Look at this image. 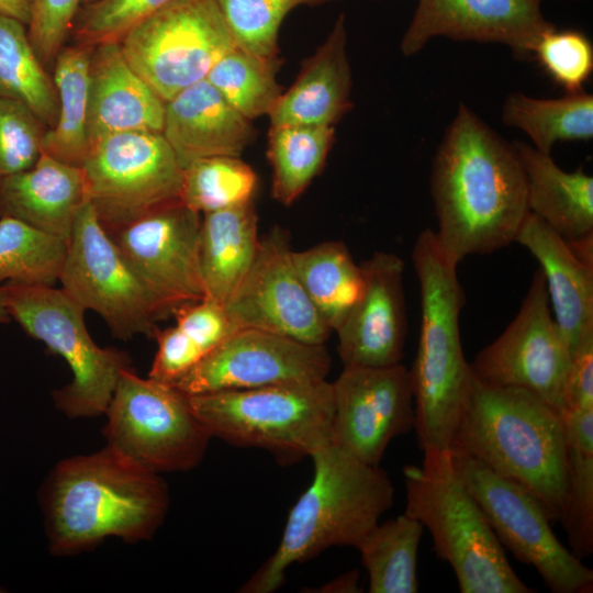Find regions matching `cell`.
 Here are the masks:
<instances>
[{
    "label": "cell",
    "instance_id": "e575fe53",
    "mask_svg": "<svg viewBox=\"0 0 593 593\" xmlns=\"http://www.w3.org/2000/svg\"><path fill=\"white\" fill-rule=\"evenodd\" d=\"M281 57H264L237 46L225 53L205 79L243 116L253 121L269 115L282 87L277 81Z\"/></svg>",
    "mask_w": 593,
    "mask_h": 593
},
{
    "label": "cell",
    "instance_id": "681fc988",
    "mask_svg": "<svg viewBox=\"0 0 593 593\" xmlns=\"http://www.w3.org/2000/svg\"><path fill=\"white\" fill-rule=\"evenodd\" d=\"M92 1H94V0H82V4L90 3Z\"/></svg>",
    "mask_w": 593,
    "mask_h": 593
},
{
    "label": "cell",
    "instance_id": "ffe728a7",
    "mask_svg": "<svg viewBox=\"0 0 593 593\" xmlns=\"http://www.w3.org/2000/svg\"><path fill=\"white\" fill-rule=\"evenodd\" d=\"M363 289L335 332L344 367H388L401 363L407 331L403 286L404 262L378 251L360 264Z\"/></svg>",
    "mask_w": 593,
    "mask_h": 593
},
{
    "label": "cell",
    "instance_id": "5bb4252c",
    "mask_svg": "<svg viewBox=\"0 0 593 593\" xmlns=\"http://www.w3.org/2000/svg\"><path fill=\"white\" fill-rule=\"evenodd\" d=\"M570 362L571 354L553 320L538 267L514 320L469 365L477 380L526 390L562 415Z\"/></svg>",
    "mask_w": 593,
    "mask_h": 593
},
{
    "label": "cell",
    "instance_id": "6da1fadb",
    "mask_svg": "<svg viewBox=\"0 0 593 593\" xmlns=\"http://www.w3.org/2000/svg\"><path fill=\"white\" fill-rule=\"evenodd\" d=\"M429 191L435 237L457 264L515 242L529 213L525 174L513 143L462 102L434 154Z\"/></svg>",
    "mask_w": 593,
    "mask_h": 593
},
{
    "label": "cell",
    "instance_id": "f35d334b",
    "mask_svg": "<svg viewBox=\"0 0 593 593\" xmlns=\"http://www.w3.org/2000/svg\"><path fill=\"white\" fill-rule=\"evenodd\" d=\"M175 0H94L82 4L69 34L72 44L120 43L135 26Z\"/></svg>",
    "mask_w": 593,
    "mask_h": 593
},
{
    "label": "cell",
    "instance_id": "ac0fdd59",
    "mask_svg": "<svg viewBox=\"0 0 593 593\" xmlns=\"http://www.w3.org/2000/svg\"><path fill=\"white\" fill-rule=\"evenodd\" d=\"M292 251L286 232L273 227L260 239L254 262L225 310L237 329H261L325 345L332 331L305 292Z\"/></svg>",
    "mask_w": 593,
    "mask_h": 593
},
{
    "label": "cell",
    "instance_id": "b9f144b4",
    "mask_svg": "<svg viewBox=\"0 0 593 593\" xmlns=\"http://www.w3.org/2000/svg\"><path fill=\"white\" fill-rule=\"evenodd\" d=\"M82 0H33L27 23L30 42L46 67H53L58 52L69 37Z\"/></svg>",
    "mask_w": 593,
    "mask_h": 593
},
{
    "label": "cell",
    "instance_id": "836d02e7",
    "mask_svg": "<svg viewBox=\"0 0 593 593\" xmlns=\"http://www.w3.org/2000/svg\"><path fill=\"white\" fill-rule=\"evenodd\" d=\"M568 448V505L561 525L571 552H593V410L562 414Z\"/></svg>",
    "mask_w": 593,
    "mask_h": 593
},
{
    "label": "cell",
    "instance_id": "d6a6232c",
    "mask_svg": "<svg viewBox=\"0 0 593 593\" xmlns=\"http://www.w3.org/2000/svg\"><path fill=\"white\" fill-rule=\"evenodd\" d=\"M0 98L27 105L48 127L57 118L52 75L38 59L21 21L0 13Z\"/></svg>",
    "mask_w": 593,
    "mask_h": 593
},
{
    "label": "cell",
    "instance_id": "8fae6325",
    "mask_svg": "<svg viewBox=\"0 0 593 593\" xmlns=\"http://www.w3.org/2000/svg\"><path fill=\"white\" fill-rule=\"evenodd\" d=\"M449 454L504 549L535 568L552 593L593 591V570L559 541L552 522L530 493L458 450Z\"/></svg>",
    "mask_w": 593,
    "mask_h": 593
},
{
    "label": "cell",
    "instance_id": "1f68e13d",
    "mask_svg": "<svg viewBox=\"0 0 593 593\" xmlns=\"http://www.w3.org/2000/svg\"><path fill=\"white\" fill-rule=\"evenodd\" d=\"M334 126L270 125L267 157L272 169L271 195L291 205L324 166Z\"/></svg>",
    "mask_w": 593,
    "mask_h": 593
},
{
    "label": "cell",
    "instance_id": "4fadbf2b",
    "mask_svg": "<svg viewBox=\"0 0 593 593\" xmlns=\"http://www.w3.org/2000/svg\"><path fill=\"white\" fill-rule=\"evenodd\" d=\"M81 169L87 200L107 231L180 200L183 167L159 132L108 136Z\"/></svg>",
    "mask_w": 593,
    "mask_h": 593
},
{
    "label": "cell",
    "instance_id": "f907efd6",
    "mask_svg": "<svg viewBox=\"0 0 593 593\" xmlns=\"http://www.w3.org/2000/svg\"><path fill=\"white\" fill-rule=\"evenodd\" d=\"M564 1H579V0H564Z\"/></svg>",
    "mask_w": 593,
    "mask_h": 593
},
{
    "label": "cell",
    "instance_id": "d6986e66",
    "mask_svg": "<svg viewBox=\"0 0 593 593\" xmlns=\"http://www.w3.org/2000/svg\"><path fill=\"white\" fill-rule=\"evenodd\" d=\"M542 0H418L400 49L419 53L435 37L497 43L518 57L532 56L542 34L556 27L541 10Z\"/></svg>",
    "mask_w": 593,
    "mask_h": 593
},
{
    "label": "cell",
    "instance_id": "ab89813d",
    "mask_svg": "<svg viewBox=\"0 0 593 593\" xmlns=\"http://www.w3.org/2000/svg\"><path fill=\"white\" fill-rule=\"evenodd\" d=\"M532 56L566 93L584 90L593 71V45L580 30L556 26L540 36Z\"/></svg>",
    "mask_w": 593,
    "mask_h": 593
},
{
    "label": "cell",
    "instance_id": "4dcf8cb0",
    "mask_svg": "<svg viewBox=\"0 0 593 593\" xmlns=\"http://www.w3.org/2000/svg\"><path fill=\"white\" fill-rule=\"evenodd\" d=\"M424 526L403 513L378 523L357 545L370 593H416L417 555Z\"/></svg>",
    "mask_w": 593,
    "mask_h": 593
},
{
    "label": "cell",
    "instance_id": "9a60e30c",
    "mask_svg": "<svg viewBox=\"0 0 593 593\" xmlns=\"http://www.w3.org/2000/svg\"><path fill=\"white\" fill-rule=\"evenodd\" d=\"M325 345L240 328L206 353L171 384L188 395L325 380L331 369Z\"/></svg>",
    "mask_w": 593,
    "mask_h": 593
},
{
    "label": "cell",
    "instance_id": "7a4b0ae2",
    "mask_svg": "<svg viewBox=\"0 0 593 593\" xmlns=\"http://www.w3.org/2000/svg\"><path fill=\"white\" fill-rule=\"evenodd\" d=\"M48 550L71 556L105 538L150 539L163 525L170 496L159 473L110 447L56 463L40 491Z\"/></svg>",
    "mask_w": 593,
    "mask_h": 593
},
{
    "label": "cell",
    "instance_id": "4316f807",
    "mask_svg": "<svg viewBox=\"0 0 593 593\" xmlns=\"http://www.w3.org/2000/svg\"><path fill=\"white\" fill-rule=\"evenodd\" d=\"M259 244L253 200L202 214L199 257L205 298L224 305L251 267Z\"/></svg>",
    "mask_w": 593,
    "mask_h": 593
},
{
    "label": "cell",
    "instance_id": "74e56055",
    "mask_svg": "<svg viewBox=\"0 0 593 593\" xmlns=\"http://www.w3.org/2000/svg\"><path fill=\"white\" fill-rule=\"evenodd\" d=\"M337 0H215L237 47L264 56H279V30L284 18L301 5Z\"/></svg>",
    "mask_w": 593,
    "mask_h": 593
},
{
    "label": "cell",
    "instance_id": "bcb514c9",
    "mask_svg": "<svg viewBox=\"0 0 593 593\" xmlns=\"http://www.w3.org/2000/svg\"><path fill=\"white\" fill-rule=\"evenodd\" d=\"M33 0H0V13L14 18L27 26Z\"/></svg>",
    "mask_w": 593,
    "mask_h": 593
},
{
    "label": "cell",
    "instance_id": "9c48e42d",
    "mask_svg": "<svg viewBox=\"0 0 593 593\" xmlns=\"http://www.w3.org/2000/svg\"><path fill=\"white\" fill-rule=\"evenodd\" d=\"M104 414L105 446L156 473L195 468L212 439L187 394L132 368L122 371Z\"/></svg>",
    "mask_w": 593,
    "mask_h": 593
},
{
    "label": "cell",
    "instance_id": "5b68a950",
    "mask_svg": "<svg viewBox=\"0 0 593 593\" xmlns=\"http://www.w3.org/2000/svg\"><path fill=\"white\" fill-rule=\"evenodd\" d=\"M421 295L417 354L409 369L421 450L446 451L466 407L472 382L459 329L466 295L457 266L434 230L417 236L412 254Z\"/></svg>",
    "mask_w": 593,
    "mask_h": 593
},
{
    "label": "cell",
    "instance_id": "7c38bea8",
    "mask_svg": "<svg viewBox=\"0 0 593 593\" xmlns=\"http://www.w3.org/2000/svg\"><path fill=\"white\" fill-rule=\"evenodd\" d=\"M119 44L128 64L165 102L205 79L236 46L215 0H175Z\"/></svg>",
    "mask_w": 593,
    "mask_h": 593
},
{
    "label": "cell",
    "instance_id": "30bf717a",
    "mask_svg": "<svg viewBox=\"0 0 593 593\" xmlns=\"http://www.w3.org/2000/svg\"><path fill=\"white\" fill-rule=\"evenodd\" d=\"M59 281L75 302L99 314L112 335L123 340L136 335L153 338L157 322L171 315L127 262L88 201L77 215Z\"/></svg>",
    "mask_w": 593,
    "mask_h": 593
},
{
    "label": "cell",
    "instance_id": "603a6c76",
    "mask_svg": "<svg viewBox=\"0 0 593 593\" xmlns=\"http://www.w3.org/2000/svg\"><path fill=\"white\" fill-rule=\"evenodd\" d=\"M538 260L551 313L571 357L593 336V264L533 213L526 216L516 240Z\"/></svg>",
    "mask_w": 593,
    "mask_h": 593
},
{
    "label": "cell",
    "instance_id": "e0dca14e",
    "mask_svg": "<svg viewBox=\"0 0 593 593\" xmlns=\"http://www.w3.org/2000/svg\"><path fill=\"white\" fill-rule=\"evenodd\" d=\"M331 443L368 465H379L389 444L414 429V396L409 369L344 367L332 382Z\"/></svg>",
    "mask_w": 593,
    "mask_h": 593
},
{
    "label": "cell",
    "instance_id": "f546056e",
    "mask_svg": "<svg viewBox=\"0 0 593 593\" xmlns=\"http://www.w3.org/2000/svg\"><path fill=\"white\" fill-rule=\"evenodd\" d=\"M501 120L524 132L536 149L551 154L557 142L593 137V96L585 90L551 99L511 92L502 104Z\"/></svg>",
    "mask_w": 593,
    "mask_h": 593
},
{
    "label": "cell",
    "instance_id": "60d3db41",
    "mask_svg": "<svg viewBox=\"0 0 593 593\" xmlns=\"http://www.w3.org/2000/svg\"><path fill=\"white\" fill-rule=\"evenodd\" d=\"M47 128L24 103L0 98V179L38 160Z\"/></svg>",
    "mask_w": 593,
    "mask_h": 593
},
{
    "label": "cell",
    "instance_id": "f1b7e54d",
    "mask_svg": "<svg viewBox=\"0 0 593 593\" xmlns=\"http://www.w3.org/2000/svg\"><path fill=\"white\" fill-rule=\"evenodd\" d=\"M292 261L310 300L331 331L336 332L362 293L361 266L337 240L292 251Z\"/></svg>",
    "mask_w": 593,
    "mask_h": 593
},
{
    "label": "cell",
    "instance_id": "f6af8a7d",
    "mask_svg": "<svg viewBox=\"0 0 593 593\" xmlns=\"http://www.w3.org/2000/svg\"><path fill=\"white\" fill-rule=\"evenodd\" d=\"M563 404L564 412L593 410V336L582 342L572 354Z\"/></svg>",
    "mask_w": 593,
    "mask_h": 593
},
{
    "label": "cell",
    "instance_id": "52a82bcc",
    "mask_svg": "<svg viewBox=\"0 0 593 593\" xmlns=\"http://www.w3.org/2000/svg\"><path fill=\"white\" fill-rule=\"evenodd\" d=\"M188 401L212 438L267 450L281 463L331 443L334 394L326 379L193 394Z\"/></svg>",
    "mask_w": 593,
    "mask_h": 593
},
{
    "label": "cell",
    "instance_id": "d590c367",
    "mask_svg": "<svg viewBox=\"0 0 593 593\" xmlns=\"http://www.w3.org/2000/svg\"><path fill=\"white\" fill-rule=\"evenodd\" d=\"M67 249L64 238L16 219L0 217V283L54 287Z\"/></svg>",
    "mask_w": 593,
    "mask_h": 593
},
{
    "label": "cell",
    "instance_id": "7dc6e473",
    "mask_svg": "<svg viewBox=\"0 0 593 593\" xmlns=\"http://www.w3.org/2000/svg\"><path fill=\"white\" fill-rule=\"evenodd\" d=\"M359 573L357 570L349 571L345 574H342L339 578L332 580L324 586L322 591L324 592H359L358 586Z\"/></svg>",
    "mask_w": 593,
    "mask_h": 593
},
{
    "label": "cell",
    "instance_id": "8d00e7d4",
    "mask_svg": "<svg viewBox=\"0 0 593 593\" xmlns=\"http://www.w3.org/2000/svg\"><path fill=\"white\" fill-rule=\"evenodd\" d=\"M256 186V172L239 157H206L183 168L180 201L202 215L253 200Z\"/></svg>",
    "mask_w": 593,
    "mask_h": 593
},
{
    "label": "cell",
    "instance_id": "484cf974",
    "mask_svg": "<svg viewBox=\"0 0 593 593\" xmlns=\"http://www.w3.org/2000/svg\"><path fill=\"white\" fill-rule=\"evenodd\" d=\"M519 157L529 212L570 244L593 239V178L579 167L561 169L551 158L521 141Z\"/></svg>",
    "mask_w": 593,
    "mask_h": 593
},
{
    "label": "cell",
    "instance_id": "cb8c5ba5",
    "mask_svg": "<svg viewBox=\"0 0 593 593\" xmlns=\"http://www.w3.org/2000/svg\"><path fill=\"white\" fill-rule=\"evenodd\" d=\"M345 15L305 58L292 86L269 113L270 125L334 126L353 108Z\"/></svg>",
    "mask_w": 593,
    "mask_h": 593
},
{
    "label": "cell",
    "instance_id": "3957f363",
    "mask_svg": "<svg viewBox=\"0 0 593 593\" xmlns=\"http://www.w3.org/2000/svg\"><path fill=\"white\" fill-rule=\"evenodd\" d=\"M449 449L458 450L530 493L551 522L568 505V448L562 415L533 393L472 376Z\"/></svg>",
    "mask_w": 593,
    "mask_h": 593
},
{
    "label": "cell",
    "instance_id": "83f0119b",
    "mask_svg": "<svg viewBox=\"0 0 593 593\" xmlns=\"http://www.w3.org/2000/svg\"><path fill=\"white\" fill-rule=\"evenodd\" d=\"M91 51L92 47L71 43L58 52L52 74L57 118L42 143L43 154L78 167L90 150L87 126Z\"/></svg>",
    "mask_w": 593,
    "mask_h": 593
},
{
    "label": "cell",
    "instance_id": "7bdbcfd3",
    "mask_svg": "<svg viewBox=\"0 0 593 593\" xmlns=\"http://www.w3.org/2000/svg\"><path fill=\"white\" fill-rule=\"evenodd\" d=\"M174 316L204 355L237 331L225 306L208 298L180 305Z\"/></svg>",
    "mask_w": 593,
    "mask_h": 593
},
{
    "label": "cell",
    "instance_id": "c3c4849f",
    "mask_svg": "<svg viewBox=\"0 0 593 593\" xmlns=\"http://www.w3.org/2000/svg\"><path fill=\"white\" fill-rule=\"evenodd\" d=\"M10 320L11 317L5 306L4 290L3 287L0 286V323H8Z\"/></svg>",
    "mask_w": 593,
    "mask_h": 593
},
{
    "label": "cell",
    "instance_id": "7402d4cb",
    "mask_svg": "<svg viewBox=\"0 0 593 593\" xmlns=\"http://www.w3.org/2000/svg\"><path fill=\"white\" fill-rule=\"evenodd\" d=\"M161 134L183 168L206 157H239L256 137L251 121L206 79L165 102Z\"/></svg>",
    "mask_w": 593,
    "mask_h": 593
},
{
    "label": "cell",
    "instance_id": "277c9868",
    "mask_svg": "<svg viewBox=\"0 0 593 593\" xmlns=\"http://www.w3.org/2000/svg\"><path fill=\"white\" fill-rule=\"evenodd\" d=\"M310 458L311 484L292 506L277 549L239 592L271 593L293 563L335 546L356 548L392 506L394 488L379 465L365 463L333 443Z\"/></svg>",
    "mask_w": 593,
    "mask_h": 593
},
{
    "label": "cell",
    "instance_id": "d4e9b609",
    "mask_svg": "<svg viewBox=\"0 0 593 593\" xmlns=\"http://www.w3.org/2000/svg\"><path fill=\"white\" fill-rule=\"evenodd\" d=\"M87 201L81 167L46 154L29 169L0 179V217L16 219L66 240Z\"/></svg>",
    "mask_w": 593,
    "mask_h": 593
},
{
    "label": "cell",
    "instance_id": "ee69618b",
    "mask_svg": "<svg viewBox=\"0 0 593 593\" xmlns=\"http://www.w3.org/2000/svg\"><path fill=\"white\" fill-rule=\"evenodd\" d=\"M158 348L148 378L174 384L187 374L204 356L199 346L176 325L156 329Z\"/></svg>",
    "mask_w": 593,
    "mask_h": 593
},
{
    "label": "cell",
    "instance_id": "2e32d148",
    "mask_svg": "<svg viewBox=\"0 0 593 593\" xmlns=\"http://www.w3.org/2000/svg\"><path fill=\"white\" fill-rule=\"evenodd\" d=\"M201 219L179 200L107 231L171 315L180 305L205 298L199 257Z\"/></svg>",
    "mask_w": 593,
    "mask_h": 593
},
{
    "label": "cell",
    "instance_id": "44dd1931",
    "mask_svg": "<svg viewBox=\"0 0 593 593\" xmlns=\"http://www.w3.org/2000/svg\"><path fill=\"white\" fill-rule=\"evenodd\" d=\"M88 94L90 148L119 133H161L165 101L128 64L119 43L92 47Z\"/></svg>",
    "mask_w": 593,
    "mask_h": 593
},
{
    "label": "cell",
    "instance_id": "ba28073f",
    "mask_svg": "<svg viewBox=\"0 0 593 593\" xmlns=\"http://www.w3.org/2000/svg\"><path fill=\"white\" fill-rule=\"evenodd\" d=\"M2 287L10 317L72 372V380L53 393L56 409L70 418L104 414L122 371L132 368L128 355L98 346L87 329L86 311L61 288L14 282Z\"/></svg>",
    "mask_w": 593,
    "mask_h": 593
},
{
    "label": "cell",
    "instance_id": "8992f818",
    "mask_svg": "<svg viewBox=\"0 0 593 593\" xmlns=\"http://www.w3.org/2000/svg\"><path fill=\"white\" fill-rule=\"evenodd\" d=\"M404 513L426 528L461 593H533L515 573L479 503L456 472L449 449L425 451L403 468Z\"/></svg>",
    "mask_w": 593,
    "mask_h": 593
}]
</instances>
